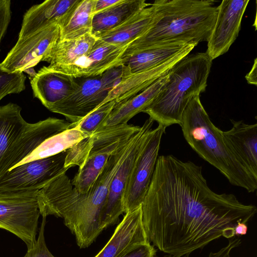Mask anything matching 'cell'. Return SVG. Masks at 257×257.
Instances as JSON below:
<instances>
[{"mask_svg": "<svg viewBox=\"0 0 257 257\" xmlns=\"http://www.w3.org/2000/svg\"><path fill=\"white\" fill-rule=\"evenodd\" d=\"M128 45H115L97 38L87 54L72 64L54 70L76 78L101 75L122 64V57Z\"/></svg>", "mask_w": 257, "mask_h": 257, "instance_id": "obj_15", "label": "cell"}, {"mask_svg": "<svg viewBox=\"0 0 257 257\" xmlns=\"http://www.w3.org/2000/svg\"><path fill=\"white\" fill-rule=\"evenodd\" d=\"M73 126L70 122L55 117L29 123L7 155L0 169V177L17 166L44 141Z\"/></svg>", "mask_w": 257, "mask_h": 257, "instance_id": "obj_14", "label": "cell"}, {"mask_svg": "<svg viewBox=\"0 0 257 257\" xmlns=\"http://www.w3.org/2000/svg\"><path fill=\"white\" fill-rule=\"evenodd\" d=\"M247 231V226L245 223L238 222L237 225L234 228L235 235H243L246 234Z\"/></svg>", "mask_w": 257, "mask_h": 257, "instance_id": "obj_37", "label": "cell"}, {"mask_svg": "<svg viewBox=\"0 0 257 257\" xmlns=\"http://www.w3.org/2000/svg\"><path fill=\"white\" fill-rule=\"evenodd\" d=\"M169 72L170 71L139 94L125 101L116 103L98 128L102 126L127 123L135 115L143 112L168 81Z\"/></svg>", "mask_w": 257, "mask_h": 257, "instance_id": "obj_22", "label": "cell"}, {"mask_svg": "<svg viewBox=\"0 0 257 257\" xmlns=\"http://www.w3.org/2000/svg\"><path fill=\"white\" fill-rule=\"evenodd\" d=\"M68 150L16 166L0 177V190H39L56 177L66 173L64 164Z\"/></svg>", "mask_w": 257, "mask_h": 257, "instance_id": "obj_11", "label": "cell"}, {"mask_svg": "<svg viewBox=\"0 0 257 257\" xmlns=\"http://www.w3.org/2000/svg\"><path fill=\"white\" fill-rule=\"evenodd\" d=\"M180 125L193 150L218 170L231 184L249 193L256 190L257 178L228 147L223 131L213 123L202 105L200 95L193 97L187 105Z\"/></svg>", "mask_w": 257, "mask_h": 257, "instance_id": "obj_4", "label": "cell"}, {"mask_svg": "<svg viewBox=\"0 0 257 257\" xmlns=\"http://www.w3.org/2000/svg\"><path fill=\"white\" fill-rule=\"evenodd\" d=\"M188 49L161 65L148 71L124 76L109 93L104 103L114 100L125 101L143 91L156 80L167 74L173 66L193 50Z\"/></svg>", "mask_w": 257, "mask_h": 257, "instance_id": "obj_19", "label": "cell"}, {"mask_svg": "<svg viewBox=\"0 0 257 257\" xmlns=\"http://www.w3.org/2000/svg\"><path fill=\"white\" fill-rule=\"evenodd\" d=\"M151 4L145 0H121L108 9L94 15L91 34L98 38L120 26L137 12Z\"/></svg>", "mask_w": 257, "mask_h": 257, "instance_id": "obj_24", "label": "cell"}, {"mask_svg": "<svg viewBox=\"0 0 257 257\" xmlns=\"http://www.w3.org/2000/svg\"><path fill=\"white\" fill-rule=\"evenodd\" d=\"M212 62L206 52L182 58L170 70L168 81L143 112L165 128L180 125L190 101L205 91Z\"/></svg>", "mask_w": 257, "mask_h": 257, "instance_id": "obj_5", "label": "cell"}, {"mask_svg": "<svg viewBox=\"0 0 257 257\" xmlns=\"http://www.w3.org/2000/svg\"><path fill=\"white\" fill-rule=\"evenodd\" d=\"M81 0H47L30 7L23 16L18 39L52 25L61 27Z\"/></svg>", "mask_w": 257, "mask_h": 257, "instance_id": "obj_16", "label": "cell"}, {"mask_svg": "<svg viewBox=\"0 0 257 257\" xmlns=\"http://www.w3.org/2000/svg\"><path fill=\"white\" fill-rule=\"evenodd\" d=\"M230 121L231 128L222 132L224 140L237 158L257 178V124Z\"/></svg>", "mask_w": 257, "mask_h": 257, "instance_id": "obj_20", "label": "cell"}, {"mask_svg": "<svg viewBox=\"0 0 257 257\" xmlns=\"http://www.w3.org/2000/svg\"><path fill=\"white\" fill-rule=\"evenodd\" d=\"M154 121L147 119L131 137L125 154L113 176L103 210L101 226L104 229L116 223L123 213V197L130 174L152 130Z\"/></svg>", "mask_w": 257, "mask_h": 257, "instance_id": "obj_9", "label": "cell"}, {"mask_svg": "<svg viewBox=\"0 0 257 257\" xmlns=\"http://www.w3.org/2000/svg\"><path fill=\"white\" fill-rule=\"evenodd\" d=\"M38 191L0 190V228L20 238L27 249L33 246L37 239L41 215Z\"/></svg>", "mask_w": 257, "mask_h": 257, "instance_id": "obj_8", "label": "cell"}, {"mask_svg": "<svg viewBox=\"0 0 257 257\" xmlns=\"http://www.w3.org/2000/svg\"><path fill=\"white\" fill-rule=\"evenodd\" d=\"M161 13L155 1L151 6L139 11L120 26L98 37L109 44L128 45L141 37L161 18Z\"/></svg>", "mask_w": 257, "mask_h": 257, "instance_id": "obj_21", "label": "cell"}, {"mask_svg": "<svg viewBox=\"0 0 257 257\" xmlns=\"http://www.w3.org/2000/svg\"><path fill=\"white\" fill-rule=\"evenodd\" d=\"M12 17L11 1L0 0V45Z\"/></svg>", "mask_w": 257, "mask_h": 257, "instance_id": "obj_33", "label": "cell"}, {"mask_svg": "<svg viewBox=\"0 0 257 257\" xmlns=\"http://www.w3.org/2000/svg\"><path fill=\"white\" fill-rule=\"evenodd\" d=\"M21 107L9 103L0 106V169L11 149L29 123L21 115Z\"/></svg>", "mask_w": 257, "mask_h": 257, "instance_id": "obj_25", "label": "cell"}, {"mask_svg": "<svg viewBox=\"0 0 257 257\" xmlns=\"http://www.w3.org/2000/svg\"><path fill=\"white\" fill-rule=\"evenodd\" d=\"M46 217L42 216L36 241L32 247L27 249L26 254L23 257H55L49 251L45 242L44 232Z\"/></svg>", "mask_w": 257, "mask_h": 257, "instance_id": "obj_31", "label": "cell"}, {"mask_svg": "<svg viewBox=\"0 0 257 257\" xmlns=\"http://www.w3.org/2000/svg\"><path fill=\"white\" fill-rule=\"evenodd\" d=\"M130 74L128 67L122 64L98 76L76 78L78 89L49 110L64 116L71 123H76L102 105L110 91Z\"/></svg>", "mask_w": 257, "mask_h": 257, "instance_id": "obj_6", "label": "cell"}, {"mask_svg": "<svg viewBox=\"0 0 257 257\" xmlns=\"http://www.w3.org/2000/svg\"><path fill=\"white\" fill-rule=\"evenodd\" d=\"M198 44L194 43L174 42L164 44L141 50L122 61L131 74L148 71L171 59L181 52Z\"/></svg>", "mask_w": 257, "mask_h": 257, "instance_id": "obj_23", "label": "cell"}, {"mask_svg": "<svg viewBox=\"0 0 257 257\" xmlns=\"http://www.w3.org/2000/svg\"><path fill=\"white\" fill-rule=\"evenodd\" d=\"M160 20L140 38L130 43L122 60L146 48L183 42L206 41L216 19L218 9L211 0H156Z\"/></svg>", "mask_w": 257, "mask_h": 257, "instance_id": "obj_3", "label": "cell"}, {"mask_svg": "<svg viewBox=\"0 0 257 257\" xmlns=\"http://www.w3.org/2000/svg\"><path fill=\"white\" fill-rule=\"evenodd\" d=\"M86 138V136L74 127L68 129L44 141L18 165L59 154Z\"/></svg>", "mask_w": 257, "mask_h": 257, "instance_id": "obj_28", "label": "cell"}, {"mask_svg": "<svg viewBox=\"0 0 257 257\" xmlns=\"http://www.w3.org/2000/svg\"><path fill=\"white\" fill-rule=\"evenodd\" d=\"M149 241L142 222L141 205L125 213L107 243L94 257H118L133 246Z\"/></svg>", "mask_w": 257, "mask_h": 257, "instance_id": "obj_18", "label": "cell"}, {"mask_svg": "<svg viewBox=\"0 0 257 257\" xmlns=\"http://www.w3.org/2000/svg\"><path fill=\"white\" fill-rule=\"evenodd\" d=\"M59 36L60 27L52 25L30 36L18 39L0 63L3 69L9 73H24L40 62H47Z\"/></svg>", "mask_w": 257, "mask_h": 257, "instance_id": "obj_12", "label": "cell"}, {"mask_svg": "<svg viewBox=\"0 0 257 257\" xmlns=\"http://www.w3.org/2000/svg\"><path fill=\"white\" fill-rule=\"evenodd\" d=\"M95 0H81L60 28L59 40L74 39L91 33Z\"/></svg>", "mask_w": 257, "mask_h": 257, "instance_id": "obj_27", "label": "cell"}, {"mask_svg": "<svg viewBox=\"0 0 257 257\" xmlns=\"http://www.w3.org/2000/svg\"><path fill=\"white\" fill-rule=\"evenodd\" d=\"M166 128L162 125L152 129L130 174L123 197V213L140 207L151 184L156 167L161 142Z\"/></svg>", "mask_w": 257, "mask_h": 257, "instance_id": "obj_10", "label": "cell"}, {"mask_svg": "<svg viewBox=\"0 0 257 257\" xmlns=\"http://www.w3.org/2000/svg\"><path fill=\"white\" fill-rule=\"evenodd\" d=\"M249 0H223L217 6L215 24L206 51L212 61L226 53L238 37Z\"/></svg>", "mask_w": 257, "mask_h": 257, "instance_id": "obj_13", "label": "cell"}, {"mask_svg": "<svg viewBox=\"0 0 257 257\" xmlns=\"http://www.w3.org/2000/svg\"><path fill=\"white\" fill-rule=\"evenodd\" d=\"M34 97L48 109L74 93L78 88L77 78L43 66L30 79Z\"/></svg>", "mask_w": 257, "mask_h": 257, "instance_id": "obj_17", "label": "cell"}, {"mask_svg": "<svg viewBox=\"0 0 257 257\" xmlns=\"http://www.w3.org/2000/svg\"><path fill=\"white\" fill-rule=\"evenodd\" d=\"M140 128L127 123L102 126L87 137L89 149L83 163L71 181L79 192L86 193L110 157Z\"/></svg>", "mask_w": 257, "mask_h": 257, "instance_id": "obj_7", "label": "cell"}, {"mask_svg": "<svg viewBox=\"0 0 257 257\" xmlns=\"http://www.w3.org/2000/svg\"><path fill=\"white\" fill-rule=\"evenodd\" d=\"M241 243V240L238 238H231L229 239L228 244L216 252H211L207 257H230L232 250L237 247ZM167 257H177L169 255ZM181 257H189V255H184Z\"/></svg>", "mask_w": 257, "mask_h": 257, "instance_id": "obj_34", "label": "cell"}, {"mask_svg": "<svg viewBox=\"0 0 257 257\" xmlns=\"http://www.w3.org/2000/svg\"><path fill=\"white\" fill-rule=\"evenodd\" d=\"M130 139L110 157L86 193L77 190L66 173L56 177L38 191L41 215L62 218L81 248L90 246L103 230L102 212L109 188Z\"/></svg>", "mask_w": 257, "mask_h": 257, "instance_id": "obj_2", "label": "cell"}, {"mask_svg": "<svg viewBox=\"0 0 257 257\" xmlns=\"http://www.w3.org/2000/svg\"><path fill=\"white\" fill-rule=\"evenodd\" d=\"M141 208L149 242L177 257L221 236L234 237L237 223L246 224L257 212L232 194L215 193L201 166L171 155L158 157Z\"/></svg>", "mask_w": 257, "mask_h": 257, "instance_id": "obj_1", "label": "cell"}, {"mask_svg": "<svg viewBox=\"0 0 257 257\" xmlns=\"http://www.w3.org/2000/svg\"><path fill=\"white\" fill-rule=\"evenodd\" d=\"M120 1L121 0H95L93 8L94 15L108 9Z\"/></svg>", "mask_w": 257, "mask_h": 257, "instance_id": "obj_35", "label": "cell"}, {"mask_svg": "<svg viewBox=\"0 0 257 257\" xmlns=\"http://www.w3.org/2000/svg\"><path fill=\"white\" fill-rule=\"evenodd\" d=\"M97 39L90 33L74 39L58 40L47 61L50 64L48 67L55 70L72 64L89 52Z\"/></svg>", "mask_w": 257, "mask_h": 257, "instance_id": "obj_26", "label": "cell"}, {"mask_svg": "<svg viewBox=\"0 0 257 257\" xmlns=\"http://www.w3.org/2000/svg\"><path fill=\"white\" fill-rule=\"evenodd\" d=\"M26 77L23 72L9 73L0 64V101L11 94H19L26 88Z\"/></svg>", "mask_w": 257, "mask_h": 257, "instance_id": "obj_30", "label": "cell"}, {"mask_svg": "<svg viewBox=\"0 0 257 257\" xmlns=\"http://www.w3.org/2000/svg\"><path fill=\"white\" fill-rule=\"evenodd\" d=\"M156 251L149 241L133 246L118 257H155Z\"/></svg>", "mask_w": 257, "mask_h": 257, "instance_id": "obj_32", "label": "cell"}, {"mask_svg": "<svg viewBox=\"0 0 257 257\" xmlns=\"http://www.w3.org/2000/svg\"><path fill=\"white\" fill-rule=\"evenodd\" d=\"M116 103L115 100H113L103 104L79 122L73 123L74 127L87 137L91 136L109 115Z\"/></svg>", "mask_w": 257, "mask_h": 257, "instance_id": "obj_29", "label": "cell"}, {"mask_svg": "<svg viewBox=\"0 0 257 257\" xmlns=\"http://www.w3.org/2000/svg\"><path fill=\"white\" fill-rule=\"evenodd\" d=\"M256 58L254 60L253 64L249 72L245 75V78L249 84L256 85Z\"/></svg>", "mask_w": 257, "mask_h": 257, "instance_id": "obj_36", "label": "cell"}]
</instances>
